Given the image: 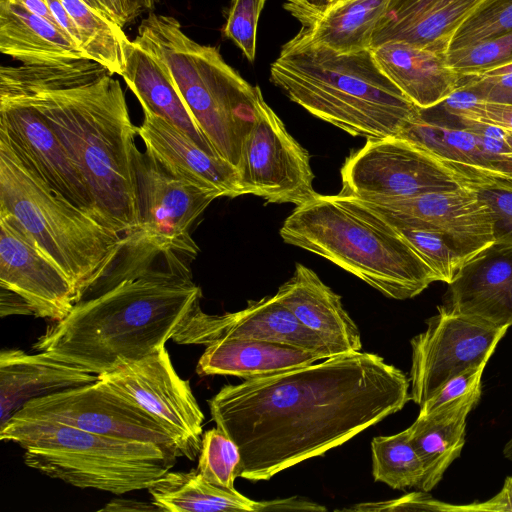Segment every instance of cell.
<instances>
[{
	"instance_id": "1",
	"label": "cell",
	"mask_w": 512,
	"mask_h": 512,
	"mask_svg": "<svg viewBox=\"0 0 512 512\" xmlns=\"http://www.w3.org/2000/svg\"><path fill=\"white\" fill-rule=\"evenodd\" d=\"M410 380L370 352H348L226 385L208 400L216 427L238 446L237 476L266 481L320 456L411 399Z\"/></svg>"
},
{
	"instance_id": "2",
	"label": "cell",
	"mask_w": 512,
	"mask_h": 512,
	"mask_svg": "<svg viewBox=\"0 0 512 512\" xmlns=\"http://www.w3.org/2000/svg\"><path fill=\"white\" fill-rule=\"evenodd\" d=\"M90 59L0 68V94L32 105L52 127L84 177L106 226L138 228L133 152L137 127L123 89Z\"/></svg>"
},
{
	"instance_id": "3",
	"label": "cell",
	"mask_w": 512,
	"mask_h": 512,
	"mask_svg": "<svg viewBox=\"0 0 512 512\" xmlns=\"http://www.w3.org/2000/svg\"><path fill=\"white\" fill-rule=\"evenodd\" d=\"M184 260L175 257L118 277L52 322L33 349L96 375L154 352L200 306L201 288Z\"/></svg>"
},
{
	"instance_id": "4",
	"label": "cell",
	"mask_w": 512,
	"mask_h": 512,
	"mask_svg": "<svg viewBox=\"0 0 512 512\" xmlns=\"http://www.w3.org/2000/svg\"><path fill=\"white\" fill-rule=\"evenodd\" d=\"M270 81L313 116L366 139L398 137L419 111L371 49L338 53L291 38L270 66Z\"/></svg>"
},
{
	"instance_id": "5",
	"label": "cell",
	"mask_w": 512,
	"mask_h": 512,
	"mask_svg": "<svg viewBox=\"0 0 512 512\" xmlns=\"http://www.w3.org/2000/svg\"><path fill=\"white\" fill-rule=\"evenodd\" d=\"M284 242L317 254L384 296H417L434 273L398 230L359 198L340 192L316 194L286 218Z\"/></svg>"
},
{
	"instance_id": "6",
	"label": "cell",
	"mask_w": 512,
	"mask_h": 512,
	"mask_svg": "<svg viewBox=\"0 0 512 512\" xmlns=\"http://www.w3.org/2000/svg\"><path fill=\"white\" fill-rule=\"evenodd\" d=\"M166 66L198 127L219 157L239 169L242 150L264 100L218 48L190 38L173 16L150 12L133 40Z\"/></svg>"
},
{
	"instance_id": "7",
	"label": "cell",
	"mask_w": 512,
	"mask_h": 512,
	"mask_svg": "<svg viewBox=\"0 0 512 512\" xmlns=\"http://www.w3.org/2000/svg\"><path fill=\"white\" fill-rule=\"evenodd\" d=\"M0 440L18 444L25 464L48 477L115 495L148 489L178 458L154 443L16 416L0 426Z\"/></svg>"
},
{
	"instance_id": "8",
	"label": "cell",
	"mask_w": 512,
	"mask_h": 512,
	"mask_svg": "<svg viewBox=\"0 0 512 512\" xmlns=\"http://www.w3.org/2000/svg\"><path fill=\"white\" fill-rule=\"evenodd\" d=\"M0 211L12 214L65 273L77 302L112 268L125 246L123 235L53 192L1 139Z\"/></svg>"
},
{
	"instance_id": "9",
	"label": "cell",
	"mask_w": 512,
	"mask_h": 512,
	"mask_svg": "<svg viewBox=\"0 0 512 512\" xmlns=\"http://www.w3.org/2000/svg\"><path fill=\"white\" fill-rule=\"evenodd\" d=\"M12 416L59 422L104 436L150 442L181 457L174 439L154 417L100 378L31 399Z\"/></svg>"
},
{
	"instance_id": "10",
	"label": "cell",
	"mask_w": 512,
	"mask_h": 512,
	"mask_svg": "<svg viewBox=\"0 0 512 512\" xmlns=\"http://www.w3.org/2000/svg\"><path fill=\"white\" fill-rule=\"evenodd\" d=\"M138 228L125 237L184 259L199 248L190 235L197 218L220 193L183 181L166 171L146 151L133 152Z\"/></svg>"
},
{
	"instance_id": "11",
	"label": "cell",
	"mask_w": 512,
	"mask_h": 512,
	"mask_svg": "<svg viewBox=\"0 0 512 512\" xmlns=\"http://www.w3.org/2000/svg\"><path fill=\"white\" fill-rule=\"evenodd\" d=\"M341 192L361 200L401 199L460 187L438 159L399 137L367 139L341 168Z\"/></svg>"
},
{
	"instance_id": "12",
	"label": "cell",
	"mask_w": 512,
	"mask_h": 512,
	"mask_svg": "<svg viewBox=\"0 0 512 512\" xmlns=\"http://www.w3.org/2000/svg\"><path fill=\"white\" fill-rule=\"evenodd\" d=\"M98 376L154 417L174 439L181 457L194 460L199 455L204 414L165 345Z\"/></svg>"
},
{
	"instance_id": "13",
	"label": "cell",
	"mask_w": 512,
	"mask_h": 512,
	"mask_svg": "<svg viewBox=\"0 0 512 512\" xmlns=\"http://www.w3.org/2000/svg\"><path fill=\"white\" fill-rule=\"evenodd\" d=\"M426 324L411 340L410 397L419 406L452 378L486 366L508 329L440 310Z\"/></svg>"
},
{
	"instance_id": "14",
	"label": "cell",
	"mask_w": 512,
	"mask_h": 512,
	"mask_svg": "<svg viewBox=\"0 0 512 512\" xmlns=\"http://www.w3.org/2000/svg\"><path fill=\"white\" fill-rule=\"evenodd\" d=\"M239 172L244 194L268 203L299 206L317 194L308 152L265 100L244 142Z\"/></svg>"
},
{
	"instance_id": "15",
	"label": "cell",
	"mask_w": 512,
	"mask_h": 512,
	"mask_svg": "<svg viewBox=\"0 0 512 512\" xmlns=\"http://www.w3.org/2000/svg\"><path fill=\"white\" fill-rule=\"evenodd\" d=\"M0 139L53 192L106 226L84 177L52 127L18 96L0 94Z\"/></svg>"
},
{
	"instance_id": "16",
	"label": "cell",
	"mask_w": 512,
	"mask_h": 512,
	"mask_svg": "<svg viewBox=\"0 0 512 512\" xmlns=\"http://www.w3.org/2000/svg\"><path fill=\"white\" fill-rule=\"evenodd\" d=\"M0 286L22 297L34 316L52 322L65 318L77 303L70 279L4 211H0Z\"/></svg>"
},
{
	"instance_id": "17",
	"label": "cell",
	"mask_w": 512,
	"mask_h": 512,
	"mask_svg": "<svg viewBox=\"0 0 512 512\" xmlns=\"http://www.w3.org/2000/svg\"><path fill=\"white\" fill-rule=\"evenodd\" d=\"M224 338H242L283 343L328 358L334 351L310 331L276 297L249 301L237 312L207 314L199 306L172 337L178 344L208 345ZM338 355V354H337Z\"/></svg>"
},
{
	"instance_id": "18",
	"label": "cell",
	"mask_w": 512,
	"mask_h": 512,
	"mask_svg": "<svg viewBox=\"0 0 512 512\" xmlns=\"http://www.w3.org/2000/svg\"><path fill=\"white\" fill-rule=\"evenodd\" d=\"M362 201L388 221L419 222L439 230L454 241L468 262L495 242L490 209L466 187Z\"/></svg>"
},
{
	"instance_id": "19",
	"label": "cell",
	"mask_w": 512,
	"mask_h": 512,
	"mask_svg": "<svg viewBox=\"0 0 512 512\" xmlns=\"http://www.w3.org/2000/svg\"><path fill=\"white\" fill-rule=\"evenodd\" d=\"M498 328L512 325V249L492 245L467 262L437 307Z\"/></svg>"
},
{
	"instance_id": "20",
	"label": "cell",
	"mask_w": 512,
	"mask_h": 512,
	"mask_svg": "<svg viewBox=\"0 0 512 512\" xmlns=\"http://www.w3.org/2000/svg\"><path fill=\"white\" fill-rule=\"evenodd\" d=\"M137 135L146 152L173 176L221 196L244 195L239 169L227 160L202 149L164 118L143 110Z\"/></svg>"
},
{
	"instance_id": "21",
	"label": "cell",
	"mask_w": 512,
	"mask_h": 512,
	"mask_svg": "<svg viewBox=\"0 0 512 512\" xmlns=\"http://www.w3.org/2000/svg\"><path fill=\"white\" fill-rule=\"evenodd\" d=\"M388 0H342L320 5L312 0H285L283 8L301 25L292 37L338 53L371 49Z\"/></svg>"
},
{
	"instance_id": "22",
	"label": "cell",
	"mask_w": 512,
	"mask_h": 512,
	"mask_svg": "<svg viewBox=\"0 0 512 512\" xmlns=\"http://www.w3.org/2000/svg\"><path fill=\"white\" fill-rule=\"evenodd\" d=\"M487 0H388L375 28L372 47L402 41L440 53L463 24Z\"/></svg>"
},
{
	"instance_id": "23",
	"label": "cell",
	"mask_w": 512,
	"mask_h": 512,
	"mask_svg": "<svg viewBox=\"0 0 512 512\" xmlns=\"http://www.w3.org/2000/svg\"><path fill=\"white\" fill-rule=\"evenodd\" d=\"M275 297L336 355L361 350L360 332L341 297L312 269L297 263L292 277L279 287Z\"/></svg>"
},
{
	"instance_id": "24",
	"label": "cell",
	"mask_w": 512,
	"mask_h": 512,
	"mask_svg": "<svg viewBox=\"0 0 512 512\" xmlns=\"http://www.w3.org/2000/svg\"><path fill=\"white\" fill-rule=\"evenodd\" d=\"M371 52L381 71L420 109L441 104L460 86L461 75L448 64L447 53L402 41L385 42Z\"/></svg>"
},
{
	"instance_id": "25",
	"label": "cell",
	"mask_w": 512,
	"mask_h": 512,
	"mask_svg": "<svg viewBox=\"0 0 512 512\" xmlns=\"http://www.w3.org/2000/svg\"><path fill=\"white\" fill-rule=\"evenodd\" d=\"M99 376L44 352L0 353V426L31 399L98 380Z\"/></svg>"
},
{
	"instance_id": "26",
	"label": "cell",
	"mask_w": 512,
	"mask_h": 512,
	"mask_svg": "<svg viewBox=\"0 0 512 512\" xmlns=\"http://www.w3.org/2000/svg\"><path fill=\"white\" fill-rule=\"evenodd\" d=\"M152 503L165 512L215 511H321L317 503L291 497L271 501H255L236 489L218 487L208 482L197 469L188 472L168 471L148 489Z\"/></svg>"
},
{
	"instance_id": "27",
	"label": "cell",
	"mask_w": 512,
	"mask_h": 512,
	"mask_svg": "<svg viewBox=\"0 0 512 512\" xmlns=\"http://www.w3.org/2000/svg\"><path fill=\"white\" fill-rule=\"evenodd\" d=\"M481 397V385L452 399L424 416L408 428L410 441L424 467L418 487L428 492L442 479L444 472L459 457L465 444L466 418Z\"/></svg>"
},
{
	"instance_id": "28",
	"label": "cell",
	"mask_w": 512,
	"mask_h": 512,
	"mask_svg": "<svg viewBox=\"0 0 512 512\" xmlns=\"http://www.w3.org/2000/svg\"><path fill=\"white\" fill-rule=\"evenodd\" d=\"M322 359L316 353L283 343L224 338L206 345L196 372L201 376L226 375L248 380L310 365Z\"/></svg>"
},
{
	"instance_id": "29",
	"label": "cell",
	"mask_w": 512,
	"mask_h": 512,
	"mask_svg": "<svg viewBox=\"0 0 512 512\" xmlns=\"http://www.w3.org/2000/svg\"><path fill=\"white\" fill-rule=\"evenodd\" d=\"M121 77L143 110L164 118L202 149L218 156L198 127L166 66L133 40L126 47V65Z\"/></svg>"
},
{
	"instance_id": "30",
	"label": "cell",
	"mask_w": 512,
	"mask_h": 512,
	"mask_svg": "<svg viewBox=\"0 0 512 512\" xmlns=\"http://www.w3.org/2000/svg\"><path fill=\"white\" fill-rule=\"evenodd\" d=\"M0 51L26 65L88 59L60 27L8 0H0Z\"/></svg>"
},
{
	"instance_id": "31",
	"label": "cell",
	"mask_w": 512,
	"mask_h": 512,
	"mask_svg": "<svg viewBox=\"0 0 512 512\" xmlns=\"http://www.w3.org/2000/svg\"><path fill=\"white\" fill-rule=\"evenodd\" d=\"M73 19L88 59L121 76L126 65V47L130 39L123 27L110 16L84 0H61Z\"/></svg>"
},
{
	"instance_id": "32",
	"label": "cell",
	"mask_w": 512,
	"mask_h": 512,
	"mask_svg": "<svg viewBox=\"0 0 512 512\" xmlns=\"http://www.w3.org/2000/svg\"><path fill=\"white\" fill-rule=\"evenodd\" d=\"M371 451L375 481L398 490L419 487L424 467L410 441L408 428L391 436L374 437Z\"/></svg>"
},
{
	"instance_id": "33",
	"label": "cell",
	"mask_w": 512,
	"mask_h": 512,
	"mask_svg": "<svg viewBox=\"0 0 512 512\" xmlns=\"http://www.w3.org/2000/svg\"><path fill=\"white\" fill-rule=\"evenodd\" d=\"M460 186L473 190L493 219L494 246L512 249V176L451 167Z\"/></svg>"
},
{
	"instance_id": "34",
	"label": "cell",
	"mask_w": 512,
	"mask_h": 512,
	"mask_svg": "<svg viewBox=\"0 0 512 512\" xmlns=\"http://www.w3.org/2000/svg\"><path fill=\"white\" fill-rule=\"evenodd\" d=\"M388 222L428 265L437 281L451 283L468 262L454 241L439 230L419 222Z\"/></svg>"
},
{
	"instance_id": "35",
	"label": "cell",
	"mask_w": 512,
	"mask_h": 512,
	"mask_svg": "<svg viewBox=\"0 0 512 512\" xmlns=\"http://www.w3.org/2000/svg\"><path fill=\"white\" fill-rule=\"evenodd\" d=\"M240 461L238 446L221 429L212 428L203 434L197 470L208 482L218 487L235 489Z\"/></svg>"
},
{
	"instance_id": "36",
	"label": "cell",
	"mask_w": 512,
	"mask_h": 512,
	"mask_svg": "<svg viewBox=\"0 0 512 512\" xmlns=\"http://www.w3.org/2000/svg\"><path fill=\"white\" fill-rule=\"evenodd\" d=\"M512 32V0H487L455 33L449 51Z\"/></svg>"
},
{
	"instance_id": "37",
	"label": "cell",
	"mask_w": 512,
	"mask_h": 512,
	"mask_svg": "<svg viewBox=\"0 0 512 512\" xmlns=\"http://www.w3.org/2000/svg\"><path fill=\"white\" fill-rule=\"evenodd\" d=\"M448 64L462 76L478 75L512 63V32L448 51Z\"/></svg>"
},
{
	"instance_id": "38",
	"label": "cell",
	"mask_w": 512,
	"mask_h": 512,
	"mask_svg": "<svg viewBox=\"0 0 512 512\" xmlns=\"http://www.w3.org/2000/svg\"><path fill=\"white\" fill-rule=\"evenodd\" d=\"M265 3L266 0H232L223 27V35L251 63L256 56L257 26Z\"/></svg>"
},
{
	"instance_id": "39",
	"label": "cell",
	"mask_w": 512,
	"mask_h": 512,
	"mask_svg": "<svg viewBox=\"0 0 512 512\" xmlns=\"http://www.w3.org/2000/svg\"><path fill=\"white\" fill-rule=\"evenodd\" d=\"M443 112L474 121L512 130V105L477 99L473 94L458 89L437 105Z\"/></svg>"
},
{
	"instance_id": "40",
	"label": "cell",
	"mask_w": 512,
	"mask_h": 512,
	"mask_svg": "<svg viewBox=\"0 0 512 512\" xmlns=\"http://www.w3.org/2000/svg\"><path fill=\"white\" fill-rule=\"evenodd\" d=\"M462 77L459 89L479 100L512 105V63L478 75Z\"/></svg>"
},
{
	"instance_id": "41",
	"label": "cell",
	"mask_w": 512,
	"mask_h": 512,
	"mask_svg": "<svg viewBox=\"0 0 512 512\" xmlns=\"http://www.w3.org/2000/svg\"><path fill=\"white\" fill-rule=\"evenodd\" d=\"M454 117L474 132L482 148L493 160L498 170L505 175L512 176V130L484 122Z\"/></svg>"
},
{
	"instance_id": "42",
	"label": "cell",
	"mask_w": 512,
	"mask_h": 512,
	"mask_svg": "<svg viewBox=\"0 0 512 512\" xmlns=\"http://www.w3.org/2000/svg\"><path fill=\"white\" fill-rule=\"evenodd\" d=\"M346 511H443L466 512L465 505L444 503L427 495L426 492H413L397 499L374 503H360Z\"/></svg>"
},
{
	"instance_id": "43",
	"label": "cell",
	"mask_w": 512,
	"mask_h": 512,
	"mask_svg": "<svg viewBox=\"0 0 512 512\" xmlns=\"http://www.w3.org/2000/svg\"><path fill=\"white\" fill-rule=\"evenodd\" d=\"M484 368L485 366L471 368L449 380L434 396L420 406L419 416H424L437 407L481 385Z\"/></svg>"
},
{
	"instance_id": "44",
	"label": "cell",
	"mask_w": 512,
	"mask_h": 512,
	"mask_svg": "<svg viewBox=\"0 0 512 512\" xmlns=\"http://www.w3.org/2000/svg\"><path fill=\"white\" fill-rule=\"evenodd\" d=\"M466 512L512 511V476L507 477L501 491L491 499L465 505Z\"/></svg>"
},
{
	"instance_id": "45",
	"label": "cell",
	"mask_w": 512,
	"mask_h": 512,
	"mask_svg": "<svg viewBox=\"0 0 512 512\" xmlns=\"http://www.w3.org/2000/svg\"><path fill=\"white\" fill-rule=\"evenodd\" d=\"M1 316L12 314L33 315V312L26 301L16 293L1 288Z\"/></svg>"
},
{
	"instance_id": "46",
	"label": "cell",
	"mask_w": 512,
	"mask_h": 512,
	"mask_svg": "<svg viewBox=\"0 0 512 512\" xmlns=\"http://www.w3.org/2000/svg\"><path fill=\"white\" fill-rule=\"evenodd\" d=\"M106 13L122 27L133 21L129 0H99Z\"/></svg>"
},
{
	"instance_id": "47",
	"label": "cell",
	"mask_w": 512,
	"mask_h": 512,
	"mask_svg": "<svg viewBox=\"0 0 512 512\" xmlns=\"http://www.w3.org/2000/svg\"><path fill=\"white\" fill-rule=\"evenodd\" d=\"M100 511H159L158 508L151 504L139 502L130 499H113Z\"/></svg>"
},
{
	"instance_id": "48",
	"label": "cell",
	"mask_w": 512,
	"mask_h": 512,
	"mask_svg": "<svg viewBox=\"0 0 512 512\" xmlns=\"http://www.w3.org/2000/svg\"><path fill=\"white\" fill-rule=\"evenodd\" d=\"M8 1L14 5H17L19 7H22L24 9L28 10L29 12H31L33 14L43 17V18L47 19L48 21H50L51 23L58 26V24L56 23L53 15L50 11V8H49L46 0H8Z\"/></svg>"
},
{
	"instance_id": "49",
	"label": "cell",
	"mask_w": 512,
	"mask_h": 512,
	"mask_svg": "<svg viewBox=\"0 0 512 512\" xmlns=\"http://www.w3.org/2000/svg\"><path fill=\"white\" fill-rule=\"evenodd\" d=\"M133 20L141 13L154 8L157 0H129Z\"/></svg>"
},
{
	"instance_id": "50",
	"label": "cell",
	"mask_w": 512,
	"mask_h": 512,
	"mask_svg": "<svg viewBox=\"0 0 512 512\" xmlns=\"http://www.w3.org/2000/svg\"><path fill=\"white\" fill-rule=\"evenodd\" d=\"M503 455L505 458L512 460V437L505 444L504 449H503Z\"/></svg>"
},
{
	"instance_id": "51",
	"label": "cell",
	"mask_w": 512,
	"mask_h": 512,
	"mask_svg": "<svg viewBox=\"0 0 512 512\" xmlns=\"http://www.w3.org/2000/svg\"><path fill=\"white\" fill-rule=\"evenodd\" d=\"M87 4H89L91 7L101 11V12H104L105 14L106 11L104 10L103 6L101 5L100 1L99 0H84ZM108 15V14H107ZM109 16V15H108Z\"/></svg>"
},
{
	"instance_id": "52",
	"label": "cell",
	"mask_w": 512,
	"mask_h": 512,
	"mask_svg": "<svg viewBox=\"0 0 512 512\" xmlns=\"http://www.w3.org/2000/svg\"><path fill=\"white\" fill-rule=\"evenodd\" d=\"M316 4L320 5H327V4H333L336 0H312Z\"/></svg>"
},
{
	"instance_id": "53",
	"label": "cell",
	"mask_w": 512,
	"mask_h": 512,
	"mask_svg": "<svg viewBox=\"0 0 512 512\" xmlns=\"http://www.w3.org/2000/svg\"><path fill=\"white\" fill-rule=\"evenodd\" d=\"M338 1H342V0H336L334 3L338 2Z\"/></svg>"
}]
</instances>
